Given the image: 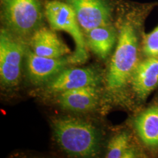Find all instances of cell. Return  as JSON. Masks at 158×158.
<instances>
[{"instance_id":"1","label":"cell","mask_w":158,"mask_h":158,"mask_svg":"<svg viewBox=\"0 0 158 158\" xmlns=\"http://www.w3.org/2000/svg\"><path fill=\"white\" fill-rule=\"evenodd\" d=\"M149 10V7L143 6L131 12L121 23L107 78L108 87L111 90H118L124 87L138 64V29Z\"/></svg>"},{"instance_id":"9","label":"cell","mask_w":158,"mask_h":158,"mask_svg":"<svg viewBox=\"0 0 158 158\" xmlns=\"http://www.w3.org/2000/svg\"><path fill=\"white\" fill-rule=\"evenodd\" d=\"M130 81L136 95L145 99L158 87V56L147 57L138 63Z\"/></svg>"},{"instance_id":"3","label":"cell","mask_w":158,"mask_h":158,"mask_svg":"<svg viewBox=\"0 0 158 158\" xmlns=\"http://www.w3.org/2000/svg\"><path fill=\"white\" fill-rule=\"evenodd\" d=\"M2 17L8 30L25 38L40 28L42 12L39 0H4Z\"/></svg>"},{"instance_id":"14","label":"cell","mask_w":158,"mask_h":158,"mask_svg":"<svg viewBox=\"0 0 158 158\" xmlns=\"http://www.w3.org/2000/svg\"><path fill=\"white\" fill-rule=\"evenodd\" d=\"M130 136L125 132L113 137L108 145L107 158H136L137 154L130 147Z\"/></svg>"},{"instance_id":"2","label":"cell","mask_w":158,"mask_h":158,"mask_svg":"<svg viewBox=\"0 0 158 158\" xmlns=\"http://www.w3.org/2000/svg\"><path fill=\"white\" fill-rule=\"evenodd\" d=\"M53 129L57 143L68 154L78 157L96 155L98 136L92 125L79 119L64 117L53 121Z\"/></svg>"},{"instance_id":"15","label":"cell","mask_w":158,"mask_h":158,"mask_svg":"<svg viewBox=\"0 0 158 158\" xmlns=\"http://www.w3.org/2000/svg\"><path fill=\"white\" fill-rule=\"evenodd\" d=\"M142 48L146 56H158V25L143 36Z\"/></svg>"},{"instance_id":"11","label":"cell","mask_w":158,"mask_h":158,"mask_svg":"<svg viewBox=\"0 0 158 158\" xmlns=\"http://www.w3.org/2000/svg\"><path fill=\"white\" fill-rule=\"evenodd\" d=\"M98 96L96 86H86L59 93L58 102L64 109L72 111H87L96 107Z\"/></svg>"},{"instance_id":"7","label":"cell","mask_w":158,"mask_h":158,"mask_svg":"<svg viewBox=\"0 0 158 158\" xmlns=\"http://www.w3.org/2000/svg\"><path fill=\"white\" fill-rule=\"evenodd\" d=\"M100 80V74L93 68L64 69L48 83L47 91L60 93L86 86H96Z\"/></svg>"},{"instance_id":"6","label":"cell","mask_w":158,"mask_h":158,"mask_svg":"<svg viewBox=\"0 0 158 158\" xmlns=\"http://www.w3.org/2000/svg\"><path fill=\"white\" fill-rule=\"evenodd\" d=\"M73 10L85 32L110 24L111 10L106 0H64Z\"/></svg>"},{"instance_id":"4","label":"cell","mask_w":158,"mask_h":158,"mask_svg":"<svg viewBox=\"0 0 158 158\" xmlns=\"http://www.w3.org/2000/svg\"><path fill=\"white\" fill-rule=\"evenodd\" d=\"M46 16L52 28L63 31L73 39L76 49L73 53L68 57L69 63L81 64L88 57L84 38L79 27V23L73 10L64 2L49 1L45 6Z\"/></svg>"},{"instance_id":"13","label":"cell","mask_w":158,"mask_h":158,"mask_svg":"<svg viewBox=\"0 0 158 158\" xmlns=\"http://www.w3.org/2000/svg\"><path fill=\"white\" fill-rule=\"evenodd\" d=\"M135 127L142 141L151 148L158 147V106L142 113L135 121Z\"/></svg>"},{"instance_id":"12","label":"cell","mask_w":158,"mask_h":158,"mask_svg":"<svg viewBox=\"0 0 158 158\" xmlns=\"http://www.w3.org/2000/svg\"><path fill=\"white\" fill-rule=\"evenodd\" d=\"M87 44L97 56L106 59L111 52L117 40L115 29L110 24L92 29L85 32Z\"/></svg>"},{"instance_id":"10","label":"cell","mask_w":158,"mask_h":158,"mask_svg":"<svg viewBox=\"0 0 158 158\" xmlns=\"http://www.w3.org/2000/svg\"><path fill=\"white\" fill-rule=\"evenodd\" d=\"M32 52L40 56L60 58L70 53V50L53 31L46 28L36 30L32 35Z\"/></svg>"},{"instance_id":"8","label":"cell","mask_w":158,"mask_h":158,"mask_svg":"<svg viewBox=\"0 0 158 158\" xmlns=\"http://www.w3.org/2000/svg\"><path fill=\"white\" fill-rule=\"evenodd\" d=\"M69 63L68 58L40 56L32 51L26 53V66L29 79L35 85L48 83L64 70Z\"/></svg>"},{"instance_id":"5","label":"cell","mask_w":158,"mask_h":158,"mask_svg":"<svg viewBox=\"0 0 158 158\" xmlns=\"http://www.w3.org/2000/svg\"><path fill=\"white\" fill-rule=\"evenodd\" d=\"M27 48L23 38L2 29L0 34V78L6 87L16 86L21 76L23 58Z\"/></svg>"}]
</instances>
